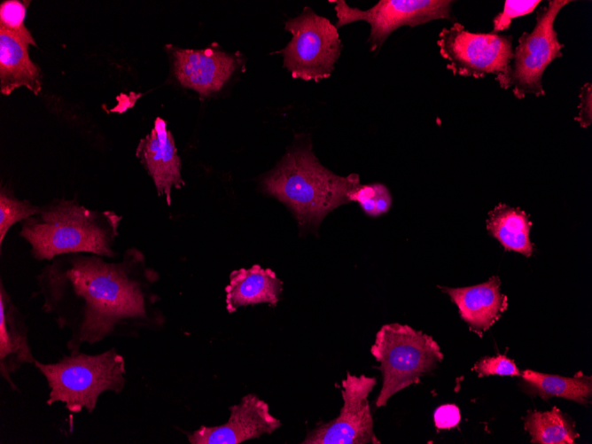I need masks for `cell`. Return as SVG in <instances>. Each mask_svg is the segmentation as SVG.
I'll return each instance as SVG.
<instances>
[{"label":"cell","mask_w":592,"mask_h":444,"mask_svg":"<svg viewBox=\"0 0 592 444\" xmlns=\"http://www.w3.org/2000/svg\"><path fill=\"white\" fill-rule=\"evenodd\" d=\"M440 53L455 75L482 78L495 74L503 88L513 58L512 38L496 33H471L460 23L439 34Z\"/></svg>","instance_id":"obj_7"},{"label":"cell","mask_w":592,"mask_h":444,"mask_svg":"<svg viewBox=\"0 0 592 444\" xmlns=\"http://www.w3.org/2000/svg\"><path fill=\"white\" fill-rule=\"evenodd\" d=\"M532 222L519 207L500 203L490 213L487 229L506 251H514L530 257L533 244L529 233Z\"/></svg>","instance_id":"obj_18"},{"label":"cell","mask_w":592,"mask_h":444,"mask_svg":"<svg viewBox=\"0 0 592 444\" xmlns=\"http://www.w3.org/2000/svg\"><path fill=\"white\" fill-rule=\"evenodd\" d=\"M227 423L217 426H200L188 433L191 444H238L270 434L281 426L279 419L269 412L267 402L250 393L238 404L230 407Z\"/></svg>","instance_id":"obj_11"},{"label":"cell","mask_w":592,"mask_h":444,"mask_svg":"<svg viewBox=\"0 0 592 444\" xmlns=\"http://www.w3.org/2000/svg\"><path fill=\"white\" fill-rule=\"evenodd\" d=\"M359 175H338L324 167L309 147L290 150L262 180L264 192L284 203L300 227L318 225L337 206L350 202Z\"/></svg>","instance_id":"obj_3"},{"label":"cell","mask_w":592,"mask_h":444,"mask_svg":"<svg viewBox=\"0 0 592 444\" xmlns=\"http://www.w3.org/2000/svg\"><path fill=\"white\" fill-rule=\"evenodd\" d=\"M121 216L113 211L91 210L75 200L58 199L23 221L20 236L29 244L32 257L51 261L74 253L114 258V242Z\"/></svg>","instance_id":"obj_2"},{"label":"cell","mask_w":592,"mask_h":444,"mask_svg":"<svg viewBox=\"0 0 592 444\" xmlns=\"http://www.w3.org/2000/svg\"><path fill=\"white\" fill-rule=\"evenodd\" d=\"M500 285L499 277L494 276L476 285L441 289L457 306L461 318L471 330L481 336L507 309L508 299L501 292Z\"/></svg>","instance_id":"obj_15"},{"label":"cell","mask_w":592,"mask_h":444,"mask_svg":"<svg viewBox=\"0 0 592 444\" xmlns=\"http://www.w3.org/2000/svg\"><path fill=\"white\" fill-rule=\"evenodd\" d=\"M26 5L18 0H6L0 4V29L4 30L27 45L36 46V43L24 24Z\"/></svg>","instance_id":"obj_22"},{"label":"cell","mask_w":592,"mask_h":444,"mask_svg":"<svg viewBox=\"0 0 592 444\" xmlns=\"http://www.w3.org/2000/svg\"><path fill=\"white\" fill-rule=\"evenodd\" d=\"M460 410L455 404H445L436 409L433 415L435 426L439 429H449L460 422Z\"/></svg>","instance_id":"obj_26"},{"label":"cell","mask_w":592,"mask_h":444,"mask_svg":"<svg viewBox=\"0 0 592 444\" xmlns=\"http://www.w3.org/2000/svg\"><path fill=\"white\" fill-rule=\"evenodd\" d=\"M34 365L50 389L46 404L64 403L71 413L91 414L104 393H120L126 384L125 359L114 348L97 354L77 351L52 363L35 360Z\"/></svg>","instance_id":"obj_4"},{"label":"cell","mask_w":592,"mask_h":444,"mask_svg":"<svg viewBox=\"0 0 592 444\" xmlns=\"http://www.w3.org/2000/svg\"><path fill=\"white\" fill-rule=\"evenodd\" d=\"M156 273L130 248L121 261L88 253L55 257L36 277L43 310L67 329L70 353L110 337H134L162 323L150 287Z\"/></svg>","instance_id":"obj_1"},{"label":"cell","mask_w":592,"mask_h":444,"mask_svg":"<svg viewBox=\"0 0 592 444\" xmlns=\"http://www.w3.org/2000/svg\"><path fill=\"white\" fill-rule=\"evenodd\" d=\"M376 190L374 184L359 185L348 195L349 201H356L362 210L370 216H376Z\"/></svg>","instance_id":"obj_25"},{"label":"cell","mask_w":592,"mask_h":444,"mask_svg":"<svg viewBox=\"0 0 592 444\" xmlns=\"http://www.w3.org/2000/svg\"><path fill=\"white\" fill-rule=\"evenodd\" d=\"M521 378L529 394L537 395L544 401L557 396L587 404L592 394L591 377L580 373L573 378H566L525 370Z\"/></svg>","instance_id":"obj_19"},{"label":"cell","mask_w":592,"mask_h":444,"mask_svg":"<svg viewBox=\"0 0 592 444\" xmlns=\"http://www.w3.org/2000/svg\"><path fill=\"white\" fill-rule=\"evenodd\" d=\"M284 29L292 37L278 53L292 77L316 82L330 77L342 49L335 25L305 7L286 21Z\"/></svg>","instance_id":"obj_6"},{"label":"cell","mask_w":592,"mask_h":444,"mask_svg":"<svg viewBox=\"0 0 592 444\" xmlns=\"http://www.w3.org/2000/svg\"><path fill=\"white\" fill-rule=\"evenodd\" d=\"M473 370L478 376L486 377L490 375L519 376L520 371L516 363L505 355L486 356L477 362Z\"/></svg>","instance_id":"obj_24"},{"label":"cell","mask_w":592,"mask_h":444,"mask_svg":"<svg viewBox=\"0 0 592 444\" xmlns=\"http://www.w3.org/2000/svg\"><path fill=\"white\" fill-rule=\"evenodd\" d=\"M539 3H541L540 0L505 1L502 12L497 14L493 19L494 27L492 33L509 28L513 19L532 12Z\"/></svg>","instance_id":"obj_23"},{"label":"cell","mask_w":592,"mask_h":444,"mask_svg":"<svg viewBox=\"0 0 592 444\" xmlns=\"http://www.w3.org/2000/svg\"><path fill=\"white\" fill-rule=\"evenodd\" d=\"M136 154L152 178L158 195L164 196L170 205L172 188L180 189L185 183L174 137L163 119L156 118L150 133L140 140Z\"/></svg>","instance_id":"obj_13"},{"label":"cell","mask_w":592,"mask_h":444,"mask_svg":"<svg viewBox=\"0 0 592 444\" xmlns=\"http://www.w3.org/2000/svg\"><path fill=\"white\" fill-rule=\"evenodd\" d=\"M370 353L380 363L382 374V386L375 401L377 408L385 407L393 395L417 384L444 357L432 336L397 323L381 326Z\"/></svg>","instance_id":"obj_5"},{"label":"cell","mask_w":592,"mask_h":444,"mask_svg":"<svg viewBox=\"0 0 592 444\" xmlns=\"http://www.w3.org/2000/svg\"><path fill=\"white\" fill-rule=\"evenodd\" d=\"M330 2L335 3L337 28L359 20L370 24L368 42L373 52L400 27H415L439 19H453V2L449 0H380L365 11L351 7L344 0Z\"/></svg>","instance_id":"obj_9"},{"label":"cell","mask_w":592,"mask_h":444,"mask_svg":"<svg viewBox=\"0 0 592 444\" xmlns=\"http://www.w3.org/2000/svg\"><path fill=\"white\" fill-rule=\"evenodd\" d=\"M569 3L571 1L568 0L549 1L547 7L538 11L534 29L524 32L518 38L502 88H512L517 98L522 99L527 94L536 97L545 95L542 74L554 59L562 57L561 49L564 47L557 39L554 22L561 9Z\"/></svg>","instance_id":"obj_8"},{"label":"cell","mask_w":592,"mask_h":444,"mask_svg":"<svg viewBox=\"0 0 592 444\" xmlns=\"http://www.w3.org/2000/svg\"><path fill=\"white\" fill-rule=\"evenodd\" d=\"M377 384L375 377L347 372L341 381L343 406L339 416L310 431L303 444H379L369 395Z\"/></svg>","instance_id":"obj_10"},{"label":"cell","mask_w":592,"mask_h":444,"mask_svg":"<svg viewBox=\"0 0 592 444\" xmlns=\"http://www.w3.org/2000/svg\"><path fill=\"white\" fill-rule=\"evenodd\" d=\"M174 74L184 88L207 97L219 91L237 68L236 58L213 47L203 50L174 49Z\"/></svg>","instance_id":"obj_12"},{"label":"cell","mask_w":592,"mask_h":444,"mask_svg":"<svg viewBox=\"0 0 592 444\" xmlns=\"http://www.w3.org/2000/svg\"><path fill=\"white\" fill-rule=\"evenodd\" d=\"M579 97L580 100L579 113L575 120L582 128H588L592 121V85L590 82L585 83L580 88Z\"/></svg>","instance_id":"obj_27"},{"label":"cell","mask_w":592,"mask_h":444,"mask_svg":"<svg viewBox=\"0 0 592 444\" xmlns=\"http://www.w3.org/2000/svg\"><path fill=\"white\" fill-rule=\"evenodd\" d=\"M40 208L27 200L18 199L10 190L2 187L0 191V245H3L12 226L37 214Z\"/></svg>","instance_id":"obj_21"},{"label":"cell","mask_w":592,"mask_h":444,"mask_svg":"<svg viewBox=\"0 0 592 444\" xmlns=\"http://www.w3.org/2000/svg\"><path fill=\"white\" fill-rule=\"evenodd\" d=\"M26 316L0 284V374L11 389L19 391L12 379L24 364H34Z\"/></svg>","instance_id":"obj_14"},{"label":"cell","mask_w":592,"mask_h":444,"mask_svg":"<svg viewBox=\"0 0 592 444\" xmlns=\"http://www.w3.org/2000/svg\"><path fill=\"white\" fill-rule=\"evenodd\" d=\"M374 187L376 190V216H378L388 211L392 203V198L388 189L384 184L374 183Z\"/></svg>","instance_id":"obj_28"},{"label":"cell","mask_w":592,"mask_h":444,"mask_svg":"<svg viewBox=\"0 0 592 444\" xmlns=\"http://www.w3.org/2000/svg\"><path fill=\"white\" fill-rule=\"evenodd\" d=\"M282 291L283 282L270 269H262L257 264L250 269H239L230 273L225 288L226 308L232 313L247 305L269 303L275 306Z\"/></svg>","instance_id":"obj_16"},{"label":"cell","mask_w":592,"mask_h":444,"mask_svg":"<svg viewBox=\"0 0 592 444\" xmlns=\"http://www.w3.org/2000/svg\"><path fill=\"white\" fill-rule=\"evenodd\" d=\"M28 46L15 35L0 29V90L9 96L26 87L38 95L42 90L41 69L31 60Z\"/></svg>","instance_id":"obj_17"},{"label":"cell","mask_w":592,"mask_h":444,"mask_svg":"<svg viewBox=\"0 0 592 444\" xmlns=\"http://www.w3.org/2000/svg\"><path fill=\"white\" fill-rule=\"evenodd\" d=\"M525 429L531 435V443L573 444L579 437L574 423L556 406L549 411H529Z\"/></svg>","instance_id":"obj_20"}]
</instances>
